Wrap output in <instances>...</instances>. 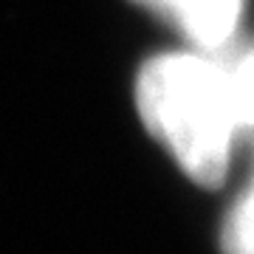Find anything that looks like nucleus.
Instances as JSON below:
<instances>
[{
	"label": "nucleus",
	"mask_w": 254,
	"mask_h": 254,
	"mask_svg": "<svg viewBox=\"0 0 254 254\" xmlns=\"http://www.w3.org/2000/svg\"><path fill=\"white\" fill-rule=\"evenodd\" d=\"M232 71V88H235V102L240 113L243 133H254V48L229 63Z\"/></svg>",
	"instance_id": "obj_4"
},
{
	"label": "nucleus",
	"mask_w": 254,
	"mask_h": 254,
	"mask_svg": "<svg viewBox=\"0 0 254 254\" xmlns=\"http://www.w3.org/2000/svg\"><path fill=\"white\" fill-rule=\"evenodd\" d=\"M136 108L184 173L218 187L243 133L229 63L200 48L158 54L136 76Z\"/></svg>",
	"instance_id": "obj_1"
},
{
	"label": "nucleus",
	"mask_w": 254,
	"mask_h": 254,
	"mask_svg": "<svg viewBox=\"0 0 254 254\" xmlns=\"http://www.w3.org/2000/svg\"><path fill=\"white\" fill-rule=\"evenodd\" d=\"M220 249L223 254H254V178L240 200L229 209L220 229Z\"/></svg>",
	"instance_id": "obj_3"
},
{
	"label": "nucleus",
	"mask_w": 254,
	"mask_h": 254,
	"mask_svg": "<svg viewBox=\"0 0 254 254\" xmlns=\"http://www.w3.org/2000/svg\"><path fill=\"white\" fill-rule=\"evenodd\" d=\"M181 34L190 48L220 54L237 34L246 0H133Z\"/></svg>",
	"instance_id": "obj_2"
}]
</instances>
